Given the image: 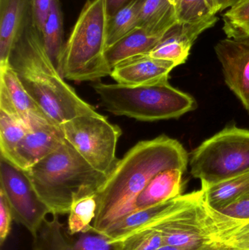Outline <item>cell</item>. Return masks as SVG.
<instances>
[{
    "label": "cell",
    "instance_id": "cell-25",
    "mask_svg": "<svg viewBox=\"0 0 249 250\" xmlns=\"http://www.w3.org/2000/svg\"><path fill=\"white\" fill-rule=\"evenodd\" d=\"M97 210L96 194L83 197L72 204L67 229L72 236L93 231L94 220Z\"/></svg>",
    "mask_w": 249,
    "mask_h": 250
},
{
    "label": "cell",
    "instance_id": "cell-35",
    "mask_svg": "<svg viewBox=\"0 0 249 250\" xmlns=\"http://www.w3.org/2000/svg\"><path fill=\"white\" fill-rule=\"evenodd\" d=\"M216 249H189V248H179V247L171 246V245H163L156 250H215Z\"/></svg>",
    "mask_w": 249,
    "mask_h": 250
},
{
    "label": "cell",
    "instance_id": "cell-24",
    "mask_svg": "<svg viewBox=\"0 0 249 250\" xmlns=\"http://www.w3.org/2000/svg\"><path fill=\"white\" fill-rule=\"evenodd\" d=\"M28 128L16 116L0 109L1 157L13 163L16 150L27 133Z\"/></svg>",
    "mask_w": 249,
    "mask_h": 250
},
{
    "label": "cell",
    "instance_id": "cell-8",
    "mask_svg": "<svg viewBox=\"0 0 249 250\" xmlns=\"http://www.w3.org/2000/svg\"><path fill=\"white\" fill-rule=\"evenodd\" d=\"M66 141L92 167L109 176L118 163L117 144L122 130L106 117L83 115L61 125Z\"/></svg>",
    "mask_w": 249,
    "mask_h": 250
},
{
    "label": "cell",
    "instance_id": "cell-2",
    "mask_svg": "<svg viewBox=\"0 0 249 250\" xmlns=\"http://www.w3.org/2000/svg\"><path fill=\"white\" fill-rule=\"evenodd\" d=\"M8 64L26 92L56 124L61 126L80 116L99 114L60 74L32 20L13 46Z\"/></svg>",
    "mask_w": 249,
    "mask_h": 250
},
{
    "label": "cell",
    "instance_id": "cell-13",
    "mask_svg": "<svg viewBox=\"0 0 249 250\" xmlns=\"http://www.w3.org/2000/svg\"><path fill=\"white\" fill-rule=\"evenodd\" d=\"M176 67L172 62L145 54L120 63L113 69L110 76L119 84L145 86L168 82L170 73Z\"/></svg>",
    "mask_w": 249,
    "mask_h": 250
},
{
    "label": "cell",
    "instance_id": "cell-32",
    "mask_svg": "<svg viewBox=\"0 0 249 250\" xmlns=\"http://www.w3.org/2000/svg\"><path fill=\"white\" fill-rule=\"evenodd\" d=\"M132 0H105L108 17L115 14L121 7L128 4Z\"/></svg>",
    "mask_w": 249,
    "mask_h": 250
},
{
    "label": "cell",
    "instance_id": "cell-14",
    "mask_svg": "<svg viewBox=\"0 0 249 250\" xmlns=\"http://www.w3.org/2000/svg\"><path fill=\"white\" fill-rule=\"evenodd\" d=\"M191 194H184L150 208L133 211L117 220L102 234L114 243L124 240L140 230L153 227L185 203Z\"/></svg>",
    "mask_w": 249,
    "mask_h": 250
},
{
    "label": "cell",
    "instance_id": "cell-7",
    "mask_svg": "<svg viewBox=\"0 0 249 250\" xmlns=\"http://www.w3.org/2000/svg\"><path fill=\"white\" fill-rule=\"evenodd\" d=\"M218 226L217 211L206 203L201 188L152 228L161 232L165 245L212 250L216 248Z\"/></svg>",
    "mask_w": 249,
    "mask_h": 250
},
{
    "label": "cell",
    "instance_id": "cell-26",
    "mask_svg": "<svg viewBox=\"0 0 249 250\" xmlns=\"http://www.w3.org/2000/svg\"><path fill=\"white\" fill-rule=\"evenodd\" d=\"M216 248L249 250V219L237 220L228 216L226 226L218 232Z\"/></svg>",
    "mask_w": 249,
    "mask_h": 250
},
{
    "label": "cell",
    "instance_id": "cell-17",
    "mask_svg": "<svg viewBox=\"0 0 249 250\" xmlns=\"http://www.w3.org/2000/svg\"><path fill=\"white\" fill-rule=\"evenodd\" d=\"M32 20V0H0V67Z\"/></svg>",
    "mask_w": 249,
    "mask_h": 250
},
{
    "label": "cell",
    "instance_id": "cell-5",
    "mask_svg": "<svg viewBox=\"0 0 249 250\" xmlns=\"http://www.w3.org/2000/svg\"><path fill=\"white\" fill-rule=\"evenodd\" d=\"M93 88L107 111L137 121L179 118L196 108L192 97L168 82L137 86L99 83Z\"/></svg>",
    "mask_w": 249,
    "mask_h": 250
},
{
    "label": "cell",
    "instance_id": "cell-19",
    "mask_svg": "<svg viewBox=\"0 0 249 250\" xmlns=\"http://www.w3.org/2000/svg\"><path fill=\"white\" fill-rule=\"evenodd\" d=\"M184 173L181 169H168L153 176L136 199L133 211L150 208L182 195Z\"/></svg>",
    "mask_w": 249,
    "mask_h": 250
},
{
    "label": "cell",
    "instance_id": "cell-29",
    "mask_svg": "<svg viewBox=\"0 0 249 250\" xmlns=\"http://www.w3.org/2000/svg\"><path fill=\"white\" fill-rule=\"evenodd\" d=\"M174 7L178 23H192L213 14L206 0H178Z\"/></svg>",
    "mask_w": 249,
    "mask_h": 250
},
{
    "label": "cell",
    "instance_id": "cell-11",
    "mask_svg": "<svg viewBox=\"0 0 249 250\" xmlns=\"http://www.w3.org/2000/svg\"><path fill=\"white\" fill-rule=\"evenodd\" d=\"M225 83L249 111V38H226L215 46Z\"/></svg>",
    "mask_w": 249,
    "mask_h": 250
},
{
    "label": "cell",
    "instance_id": "cell-31",
    "mask_svg": "<svg viewBox=\"0 0 249 250\" xmlns=\"http://www.w3.org/2000/svg\"><path fill=\"white\" fill-rule=\"evenodd\" d=\"M13 220V214L5 196L0 190V242L1 246L10 234Z\"/></svg>",
    "mask_w": 249,
    "mask_h": 250
},
{
    "label": "cell",
    "instance_id": "cell-9",
    "mask_svg": "<svg viewBox=\"0 0 249 250\" xmlns=\"http://www.w3.org/2000/svg\"><path fill=\"white\" fill-rule=\"evenodd\" d=\"M0 190L5 196L13 220L35 236L46 216L51 214V210L37 193L26 172L3 157L0 159Z\"/></svg>",
    "mask_w": 249,
    "mask_h": 250
},
{
    "label": "cell",
    "instance_id": "cell-15",
    "mask_svg": "<svg viewBox=\"0 0 249 250\" xmlns=\"http://www.w3.org/2000/svg\"><path fill=\"white\" fill-rule=\"evenodd\" d=\"M64 141L61 126L54 125L29 129L16 150L12 164L26 171L59 148Z\"/></svg>",
    "mask_w": 249,
    "mask_h": 250
},
{
    "label": "cell",
    "instance_id": "cell-6",
    "mask_svg": "<svg viewBox=\"0 0 249 250\" xmlns=\"http://www.w3.org/2000/svg\"><path fill=\"white\" fill-rule=\"evenodd\" d=\"M190 165L202 189L249 172V129L227 126L192 151Z\"/></svg>",
    "mask_w": 249,
    "mask_h": 250
},
{
    "label": "cell",
    "instance_id": "cell-1",
    "mask_svg": "<svg viewBox=\"0 0 249 250\" xmlns=\"http://www.w3.org/2000/svg\"><path fill=\"white\" fill-rule=\"evenodd\" d=\"M188 162L185 148L173 138L160 135L139 141L118 160L96 192L93 231L102 234L117 220L133 212L137 197L159 172L172 168L185 172Z\"/></svg>",
    "mask_w": 249,
    "mask_h": 250
},
{
    "label": "cell",
    "instance_id": "cell-12",
    "mask_svg": "<svg viewBox=\"0 0 249 250\" xmlns=\"http://www.w3.org/2000/svg\"><path fill=\"white\" fill-rule=\"evenodd\" d=\"M217 21L216 15L210 14L192 23L177 22L149 54L153 58L172 62L177 66L181 65L188 59L192 47L197 38L214 26Z\"/></svg>",
    "mask_w": 249,
    "mask_h": 250
},
{
    "label": "cell",
    "instance_id": "cell-30",
    "mask_svg": "<svg viewBox=\"0 0 249 250\" xmlns=\"http://www.w3.org/2000/svg\"><path fill=\"white\" fill-rule=\"evenodd\" d=\"M54 1L55 0H32V23L40 33Z\"/></svg>",
    "mask_w": 249,
    "mask_h": 250
},
{
    "label": "cell",
    "instance_id": "cell-33",
    "mask_svg": "<svg viewBox=\"0 0 249 250\" xmlns=\"http://www.w3.org/2000/svg\"><path fill=\"white\" fill-rule=\"evenodd\" d=\"M206 1L212 13L216 15V13L220 12L219 0H206Z\"/></svg>",
    "mask_w": 249,
    "mask_h": 250
},
{
    "label": "cell",
    "instance_id": "cell-28",
    "mask_svg": "<svg viewBox=\"0 0 249 250\" xmlns=\"http://www.w3.org/2000/svg\"><path fill=\"white\" fill-rule=\"evenodd\" d=\"M115 243L117 250H156L165 245L162 233L155 228L140 230Z\"/></svg>",
    "mask_w": 249,
    "mask_h": 250
},
{
    "label": "cell",
    "instance_id": "cell-37",
    "mask_svg": "<svg viewBox=\"0 0 249 250\" xmlns=\"http://www.w3.org/2000/svg\"><path fill=\"white\" fill-rule=\"evenodd\" d=\"M227 250L220 249V248H216V250Z\"/></svg>",
    "mask_w": 249,
    "mask_h": 250
},
{
    "label": "cell",
    "instance_id": "cell-10",
    "mask_svg": "<svg viewBox=\"0 0 249 250\" xmlns=\"http://www.w3.org/2000/svg\"><path fill=\"white\" fill-rule=\"evenodd\" d=\"M58 216L54 214L42 223L33 236V250H117L116 243L102 233L92 231L72 236Z\"/></svg>",
    "mask_w": 249,
    "mask_h": 250
},
{
    "label": "cell",
    "instance_id": "cell-36",
    "mask_svg": "<svg viewBox=\"0 0 249 250\" xmlns=\"http://www.w3.org/2000/svg\"><path fill=\"white\" fill-rule=\"evenodd\" d=\"M170 2L171 3V4H172V5L175 6V4H176L177 1L178 0H169Z\"/></svg>",
    "mask_w": 249,
    "mask_h": 250
},
{
    "label": "cell",
    "instance_id": "cell-3",
    "mask_svg": "<svg viewBox=\"0 0 249 250\" xmlns=\"http://www.w3.org/2000/svg\"><path fill=\"white\" fill-rule=\"evenodd\" d=\"M26 172L53 215L68 214L75 201L96 194L108 179L66 140L59 148Z\"/></svg>",
    "mask_w": 249,
    "mask_h": 250
},
{
    "label": "cell",
    "instance_id": "cell-22",
    "mask_svg": "<svg viewBox=\"0 0 249 250\" xmlns=\"http://www.w3.org/2000/svg\"><path fill=\"white\" fill-rule=\"evenodd\" d=\"M44 47L57 69L64 49L63 13L59 0H55L42 30Z\"/></svg>",
    "mask_w": 249,
    "mask_h": 250
},
{
    "label": "cell",
    "instance_id": "cell-23",
    "mask_svg": "<svg viewBox=\"0 0 249 250\" xmlns=\"http://www.w3.org/2000/svg\"><path fill=\"white\" fill-rule=\"evenodd\" d=\"M142 0H132L108 17L107 48L115 44L139 26V14Z\"/></svg>",
    "mask_w": 249,
    "mask_h": 250
},
{
    "label": "cell",
    "instance_id": "cell-4",
    "mask_svg": "<svg viewBox=\"0 0 249 250\" xmlns=\"http://www.w3.org/2000/svg\"><path fill=\"white\" fill-rule=\"evenodd\" d=\"M108 22L105 0H87L60 59L58 70L64 79L96 82L111 76L105 56Z\"/></svg>",
    "mask_w": 249,
    "mask_h": 250
},
{
    "label": "cell",
    "instance_id": "cell-21",
    "mask_svg": "<svg viewBox=\"0 0 249 250\" xmlns=\"http://www.w3.org/2000/svg\"><path fill=\"white\" fill-rule=\"evenodd\" d=\"M176 23L175 7L169 0H142L138 27L163 32Z\"/></svg>",
    "mask_w": 249,
    "mask_h": 250
},
{
    "label": "cell",
    "instance_id": "cell-20",
    "mask_svg": "<svg viewBox=\"0 0 249 250\" xmlns=\"http://www.w3.org/2000/svg\"><path fill=\"white\" fill-rule=\"evenodd\" d=\"M205 200L216 210L249 199V172L203 189Z\"/></svg>",
    "mask_w": 249,
    "mask_h": 250
},
{
    "label": "cell",
    "instance_id": "cell-34",
    "mask_svg": "<svg viewBox=\"0 0 249 250\" xmlns=\"http://www.w3.org/2000/svg\"><path fill=\"white\" fill-rule=\"evenodd\" d=\"M239 0H219V6H220V12L226 10L232 7L235 3L238 2Z\"/></svg>",
    "mask_w": 249,
    "mask_h": 250
},
{
    "label": "cell",
    "instance_id": "cell-27",
    "mask_svg": "<svg viewBox=\"0 0 249 250\" xmlns=\"http://www.w3.org/2000/svg\"><path fill=\"white\" fill-rule=\"evenodd\" d=\"M223 30L231 39L249 38V0H239L223 15Z\"/></svg>",
    "mask_w": 249,
    "mask_h": 250
},
{
    "label": "cell",
    "instance_id": "cell-16",
    "mask_svg": "<svg viewBox=\"0 0 249 250\" xmlns=\"http://www.w3.org/2000/svg\"><path fill=\"white\" fill-rule=\"evenodd\" d=\"M0 88L5 91L15 111L29 130L58 125L49 118L26 92L9 64L0 67Z\"/></svg>",
    "mask_w": 249,
    "mask_h": 250
},
{
    "label": "cell",
    "instance_id": "cell-18",
    "mask_svg": "<svg viewBox=\"0 0 249 250\" xmlns=\"http://www.w3.org/2000/svg\"><path fill=\"white\" fill-rule=\"evenodd\" d=\"M168 31L155 32L146 28L137 27L106 48L105 60L110 68L113 70L115 66L126 60L149 54L160 42Z\"/></svg>",
    "mask_w": 249,
    "mask_h": 250
}]
</instances>
